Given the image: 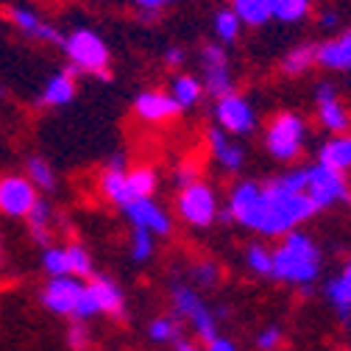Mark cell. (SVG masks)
Listing matches in <instances>:
<instances>
[{
  "label": "cell",
  "instance_id": "18",
  "mask_svg": "<svg viewBox=\"0 0 351 351\" xmlns=\"http://www.w3.org/2000/svg\"><path fill=\"white\" fill-rule=\"evenodd\" d=\"M75 95H78V73L73 67H62L42 84V93L36 95V106L39 109H62V106H70L75 101Z\"/></svg>",
  "mask_w": 351,
  "mask_h": 351
},
{
  "label": "cell",
  "instance_id": "24",
  "mask_svg": "<svg viewBox=\"0 0 351 351\" xmlns=\"http://www.w3.org/2000/svg\"><path fill=\"white\" fill-rule=\"evenodd\" d=\"M167 93H170V98L176 101V106H179L182 112L195 109L206 95L204 84H201V78L195 73H173V78L167 84Z\"/></svg>",
  "mask_w": 351,
  "mask_h": 351
},
{
  "label": "cell",
  "instance_id": "17",
  "mask_svg": "<svg viewBox=\"0 0 351 351\" xmlns=\"http://www.w3.org/2000/svg\"><path fill=\"white\" fill-rule=\"evenodd\" d=\"M131 112H134V117L145 125H165L173 117L182 114V109L176 106V101L170 98L167 90H143V93H137L134 101H131Z\"/></svg>",
  "mask_w": 351,
  "mask_h": 351
},
{
  "label": "cell",
  "instance_id": "30",
  "mask_svg": "<svg viewBox=\"0 0 351 351\" xmlns=\"http://www.w3.org/2000/svg\"><path fill=\"white\" fill-rule=\"evenodd\" d=\"M182 332H184V324L176 318L173 313H165V315H156L148 321L145 326V335L151 343L156 346H176L182 340Z\"/></svg>",
  "mask_w": 351,
  "mask_h": 351
},
{
  "label": "cell",
  "instance_id": "28",
  "mask_svg": "<svg viewBox=\"0 0 351 351\" xmlns=\"http://www.w3.org/2000/svg\"><path fill=\"white\" fill-rule=\"evenodd\" d=\"M23 173L31 179V184L39 190V195H51L59 187V173L45 156H28L23 165Z\"/></svg>",
  "mask_w": 351,
  "mask_h": 351
},
{
  "label": "cell",
  "instance_id": "38",
  "mask_svg": "<svg viewBox=\"0 0 351 351\" xmlns=\"http://www.w3.org/2000/svg\"><path fill=\"white\" fill-rule=\"evenodd\" d=\"M184 62H187V51H184L182 45H167V48L162 51V64L170 67V70H179Z\"/></svg>",
  "mask_w": 351,
  "mask_h": 351
},
{
  "label": "cell",
  "instance_id": "29",
  "mask_svg": "<svg viewBox=\"0 0 351 351\" xmlns=\"http://www.w3.org/2000/svg\"><path fill=\"white\" fill-rule=\"evenodd\" d=\"M315 64V45L310 42H301V45H293L290 51H285L282 62H279V70L287 75V78H301L306 75Z\"/></svg>",
  "mask_w": 351,
  "mask_h": 351
},
{
  "label": "cell",
  "instance_id": "26",
  "mask_svg": "<svg viewBox=\"0 0 351 351\" xmlns=\"http://www.w3.org/2000/svg\"><path fill=\"white\" fill-rule=\"evenodd\" d=\"M243 265L256 279H271V274H274V245L262 243V240L248 243L243 248Z\"/></svg>",
  "mask_w": 351,
  "mask_h": 351
},
{
  "label": "cell",
  "instance_id": "7",
  "mask_svg": "<svg viewBox=\"0 0 351 351\" xmlns=\"http://www.w3.org/2000/svg\"><path fill=\"white\" fill-rule=\"evenodd\" d=\"M221 198L217 190L201 176L182 187H176V217L190 229H209L221 221Z\"/></svg>",
  "mask_w": 351,
  "mask_h": 351
},
{
  "label": "cell",
  "instance_id": "20",
  "mask_svg": "<svg viewBox=\"0 0 351 351\" xmlns=\"http://www.w3.org/2000/svg\"><path fill=\"white\" fill-rule=\"evenodd\" d=\"M315 64L329 73H351V28L315 45Z\"/></svg>",
  "mask_w": 351,
  "mask_h": 351
},
{
  "label": "cell",
  "instance_id": "34",
  "mask_svg": "<svg viewBox=\"0 0 351 351\" xmlns=\"http://www.w3.org/2000/svg\"><path fill=\"white\" fill-rule=\"evenodd\" d=\"M313 14V0H274V20L282 25L304 23Z\"/></svg>",
  "mask_w": 351,
  "mask_h": 351
},
{
  "label": "cell",
  "instance_id": "5",
  "mask_svg": "<svg viewBox=\"0 0 351 351\" xmlns=\"http://www.w3.org/2000/svg\"><path fill=\"white\" fill-rule=\"evenodd\" d=\"M62 51L67 56V67H73L78 75H93L98 81H109L112 78L109 42L95 28L81 25V28H73L70 34H64Z\"/></svg>",
  "mask_w": 351,
  "mask_h": 351
},
{
  "label": "cell",
  "instance_id": "33",
  "mask_svg": "<svg viewBox=\"0 0 351 351\" xmlns=\"http://www.w3.org/2000/svg\"><path fill=\"white\" fill-rule=\"evenodd\" d=\"M156 256V237L145 229H131L128 237V259L134 265H148V262Z\"/></svg>",
  "mask_w": 351,
  "mask_h": 351
},
{
  "label": "cell",
  "instance_id": "37",
  "mask_svg": "<svg viewBox=\"0 0 351 351\" xmlns=\"http://www.w3.org/2000/svg\"><path fill=\"white\" fill-rule=\"evenodd\" d=\"M128 3L140 12L143 20H156L159 12H165L167 6H173L176 0H128Z\"/></svg>",
  "mask_w": 351,
  "mask_h": 351
},
{
  "label": "cell",
  "instance_id": "12",
  "mask_svg": "<svg viewBox=\"0 0 351 351\" xmlns=\"http://www.w3.org/2000/svg\"><path fill=\"white\" fill-rule=\"evenodd\" d=\"M39 198V190L31 184L25 173H0V217L25 221Z\"/></svg>",
  "mask_w": 351,
  "mask_h": 351
},
{
  "label": "cell",
  "instance_id": "39",
  "mask_svg": "<svg viewBox=\"0 0 351 351\" xmlns=\"http://www.w3.org/2000/svg\"><path fill=\"white\" fill-rule=\"evenodd\" d=\"M204 351H240V346L226 335H215L212 340L204 343Z\"/></svg>",
  "mask_w": 351,
  "mask_h": 351
},
{
  "label": "cell",
  "instance_id": "1",
  "mask_svg": "<svg viewBox=\"0 0 351 351\" xmlns=\"http://www.w3.org/2000/svg\"><path fill=\"white\" fill-rule=\"evenodd\" d=\"M318 209L304 193V165H290L265 182L240 179L229 187L221 221L234 223L262 240H279L301 229Z\"/></svg>",
  "mask_w": 351,
  "mask_h": 351
},
{
  "label": "cell",
  "instance_id": "8",
  "mask_svg": "<svg viewBox=\"0 0 351 351\" xmlns=\"http://www.w3.org/2000/svg\"><path fill=\"white\" fill-rule=\"evenodd\" d=\"M304 193L315 204L318 212L335 209V206H351V182L348 176L335 173L318 162L304 165Z\"/></svg>",
  "mask_w": 351,
  "mask_h": 351
},
{
  "label": "cell",
  "instance_id": "19",
  "mask_svg": "<svg viewBox=\"0 0 351 351\" xmlns=\"http://www.w3.org/2000/svg\"><path fill=\"white\" fill-rule=\"evenodd\" d=\"M90 290H93V298L98 304V315L101 318H114V321L125 318L128 301H125V293L117 285V279H112L106 274H93L90 276Z\"/></svg>",
  "mask_w": 351,
  "mask_h": 351
},
{
  "label": "cell",
  "instance_id": "21",
  "mask_svg": "<svg viewBox=\"0 0 351 351\" xmlns=\"http://www.w3.org/2000/svg\"><path fill=\"white\" fill-rule=\"evenodd\" d=\"M324 298L329 301V306L340 321H351V259H346V265L326 279Z\"/></svg>",
  "mask_w": 351,
  "mask_h": 351
},
{
  "label": "cell",
  "instance_id": "27",
  "mask_svg": "<svg viewBox=\"0 0 351 351\" xmlns=\"http://www.w3.org/2000/svg\"><path fill=\"white\" fill-rule=\"evenodd\" d=\"M229 9L245 28H262L274 20V0H232Z\"/></svg>",
  "mask_w": 351,
  "mask_h": 351
},
{
  "label": "cell",
  "instance_id": "14",
  "mask_svg": "<svg viewBox=\"0 0 351 351\" xmlns=\"http://www.w3.org/2000/svg\"><path fill=\"white\" fill-rule=\"evenodd\" d=\"M120 212L131 229H145L154 237H170L173 234V215L156 198H137V201L125 204Z\"/></svg>",
  "mask_w": 351,
  "mask_h": 351
},
{
  "label": "cell",
  "instance_id": "9",
  "mask_svg": "<svg viewBox=\"0 0 351 351\" xmlns=\"http://www.w3.org/2000/svg\"><path fill=\"white\" fill-rule=\"evenodd\" d=\"M42 271L48 279H59V276H75V279H90L95 274V259L93 251L84 243H64V245H48L42 248Z\"/></svg>",
  "mask_w": 351,
  "mask_h": 351
},
{
  "label": "cell",
  "instance_id": "31",
  "mask_svg": "<svg viewBox=\"0 0 351 351\" xmlns=\"http://www.w3.org/2000/svg\"><path fill=\"white\" fill-rule=\"evenodd\" d=\"M243 23H240V17L229 9V6H223V9H217L215 14H212V34H215V42H221L223 48H229V45H234V42L240 39V34H243Z\"/></svg>",
  "mask_w": 351,
  "mask_h": 351
},
{
  "label": "cell",
  "instance_id": "13",
  "mask_svg": "<svg viewBox=\"0 0 351 351\" xmlns=\"http://www.w3.org/2000/svg\"><path fill=\"white\" fill-rule=\"evenodd\" d=\"M315 117L326 134H348L351 131V109L343 104L332 81H321L315 86Z\"/></svg>",
  "mask_w": 351,
  "mask_h": 351
},
{
  "label": "cell",
  "instance_id": "2",
  "mask_svg": "<svg viewBox=\"0 0 351 351\" xmlns=\"http://www.w3.org/2000/svg\"><path fill=\"white\" fill-rule=\"evenodd\" d=\"M324 248L304 229H295L274 245V274L271 279L287 287L313 290L324 276Z\"/></svg>",
  "mask_w": 351,
  "mask_h": 351
},
{
  "label": "cell",
  "instance_id": "10",
  "mask_svg": "<svg viewBox=\"0 0 351 351\" xmlns=\"http://www.w3.org/2000/svg\"><path fill=\"white\" fill-rule=\"evenodd\" d=\"M212 117H215V125L223 128L226 134L243 140V137H251L254 131L259 128V114H256V106L248 95L243 93H226L221 98H215L212 104Z\"/></svg>",
  "mask_w": 351,
  "mask_h": 351
},
{
  "label": "cell",
  "instance_id": "11",
  "mask_svg": "<svg viewBox=\"0 0 351 351\" xmlns=\"http://www.w3.org/2000/svg\"><path fill=\"white\" fill-rule=\"evenodd\" d=\"M198 70H201V84L206 95L215 101L226 93H234V70H232V59L229 51L221 42H204L198 48Z\"/></svg>",
  "mask_w": 351,
  "mask_h": 351
},
{
  "label": "cell",
  "instance_id": "3",
  "mask_svg": "<svg viewBox=\"0 0 351 351\" xmlns=\"http://www.w3.org/2000/svg\"><path fill=\"white\" fill-rule=\"evenodd\" d=\"M39 304L56 318H67L70 324H90L98 315V304L90 290V279L59 276L48 279L39 290Z\"/></svg>",
  "mask_w": 351,
  "mask_h": 351
},
{
  "label": "cell",
  "instance_id": "6",
  "mask_svg": "<svg viewBox=\"0 0 351 351\" xmlns=\"http://www.w3.org/2000/svg\"><path fill=\"white\" fill-rule=\"evenodd\" d=\"M306 137H310L306 120L298 112L285 109V112H276L265 123V131H262V145H265V154L274 162L290 167L304 156Z\"/></svg>",
  "mask_w": 351,
  "mask_h": 351
},
{
  "label": "cell",
  "instance_id": "15",
  "mask_svg": "<svg viewBox=\"0 0 351 351\" xmlns=\"http://www.w3.org/2000/svg\"><path fill=\"white\" fill-rule=\"evenodd\" d=\"M6 20L31 42H42V45H53V48L64 45V34L53 23H48L45 17H39L34 9H28V6H9L6 9Z\"/></svg>",
  "mask_w": 351,
  "mask_h": 351
},
{
  "label": "cell",
  "instance_id": "4",
  "mask_svg": "<svg viewBox=\"0 0 351 351\" xmlns=\"http://www.w3.org/2000/svg\"><path fill=\"white\" fill-rule=\"evenodd\" d=\"M170 310L190 332H195L198 340H212L215 335H221V318L226 310H215V306L204 298L198 287H193L187 279H173L167 287Z\"/></svg>",
  "mask_w": 351,
  "mask_h": 351
},
{
  "label": "cell",
  "instance_id": "32",
  "mask_svg": "<svg viewBox=\"0 0 351 351\" xmlns=\"http://www.w3.org/2000/svg\"><path fill=\"white\" fill-rule=\"evenodd\" d=\"M184 279L198 290H212L217 282H221V265H217L215 259H206V256L193 259L187 265V276Z\"/></svg>",
  "mask_w": 351,
  "mask_h": 351
},
{
  "label": "cell",
  "instance_id": "35",
  "mask_svg": "<svg viewBox=\"0 0 351 351\" xmlns=\"http://www.w3.org/2000/svg\"><path fill=\"white\" fill-rule=\"evenodd\" d=\"M285 346V329L279 324H268L254 335V348L256 351H279Z\"/></svg>",
  "mask_w": 351,
  "mask_h": 351
},
{
  "label": "cell",
  "instance_id": "16",
  "mask_svg": "<svg viewBox=\"0 0 351 351\" xmlns=\"http://www.w3.org/2000/svg\"><path fill=\"white\" fill-rule=\"evenodd\" d=\"M206 148H209L215 165L221 167L226 176H240V173L245 170V162H248L245 145H243L237 137L226 134L223 128L212 125V128L206 131Z\"/></svg>",
  "mask_w": 351,
  "mask_h": 351
},
{
  "label": "cell",
  "instance_id": "41",
  "mask_svg": "<svg viewBox=\"0 0 351 351\" xmlns=\"http://www.w3.org/2000/svg\"><path fill=\"white\" fill-rule=\"evenodd\" d=\"M173 351H204V346H198V343H193V340H179V343H176L173 346Z\"/></svg>",
  "mask_w": 351,
  "mask_h": 351
},
{
  "label": "cell",
  "instance_id": "40",
  "mask_svg": "<svg viewBox=\"0 0 351 351\" xmlns=\"http://www.w3.org/2000/svg\"><path fill=\"white\" fill-rule=\"evenodd\" d=\"M337 23H340V14H337L335 9H326V12H321V17H318V25H321L324 31H335Z\"/></svg>",
  "mask_w": 351,
  "mask_h": 351
},
{
  "label": "cell",
  "instance_id": "23",
  "mask_svg": "<svg viewBox=\"0 0 351 351\" xmlns=\"http://www.w3.org/2000/svg\"><path fill=\"white\" fill-rule=\"evenodd\" d=\"M25 229H28V237L42 245V248H48L53 245V234H56V212L53 206L45 201V198H39V204L31 209V215L25 217Z\"/></svg>",
  "mask_w": 351,
  "mask_h": 351
},
{
  "label": "cell",
  "instance_id": "22",
  "mask_svg": "<svg viewBox=\"0 0 351 351\" xmlns=\"http://www.w3.org/2000/svg\"><path fill=\"white\" fill-rule=\"evenodd\" d=\"M315 156H318L315 159L318 165H324V167H329L335 173L348 176L351 173V131H348V134H329L318 145Z\"/></svg>",
  "mask_w": 351,
  "mask_h": 351
},
{
  "label": "cell",
  "instance_id": "36",
  "mask_svg": "<svg viewBox=\"0 0 351 351\" xmlns=\"http://www.w3.org/2000/svg\"><path fill=\"white\" fill-rule=\"evenodd\" d=\"M64 343L70 351H90L93 348V332L86 329V324H70L64 332Z\"/></svg>",
  "mask_w": 351,
  "mask_h": 351
},
{
  "label": "cell",
  "instance_id": "25",
  "mask_svg": "<svg viewBox=\"0 0 351 351\" xmlns=\"http://www.w3.org/2000/svg\"><path fill=\"white\" fill-rule=\"evenodd\" d=\"M125 184H128L131 201L154 198L156 190H159V170L154 165H131L125 170Z\"/></svg>",
  "mask_w": 351,
  "mask_h": 351
},
{
  "label": "cell",
  "instance_id": "42",
  "mask_svg": "<svg viewBox=\"0 0 351 351\" xmlns=\"http://www.w3.org/2000/svg\"><path fill=\"white\" fill-rule=\"evenodd\" d=\"M3 262H6V248H3V234H0V268H3Z\"/></svg>",
  "mask_w": 351,
  "mask_h": 351
}]
</instances>
